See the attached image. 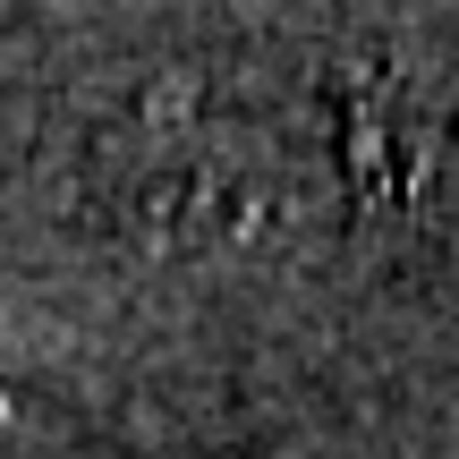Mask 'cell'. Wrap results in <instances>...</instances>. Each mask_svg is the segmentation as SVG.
<instances>
[{"instance_id":"6da1fadb","label":"cell","mask_w":459,"mask_h":459,"mask_svg":"<svg viewBox=\"0 0 459 459\" xmlns=\"http://www.w3.org/2000/svg\"><path fill=\"white\" fill-rule=\"evenodd\" d=\"M77 179L119 238L162 264L247 255L298 213V145L273 94L204 60L119 85L77 145Z\"/></svg>"}]
</instances>
